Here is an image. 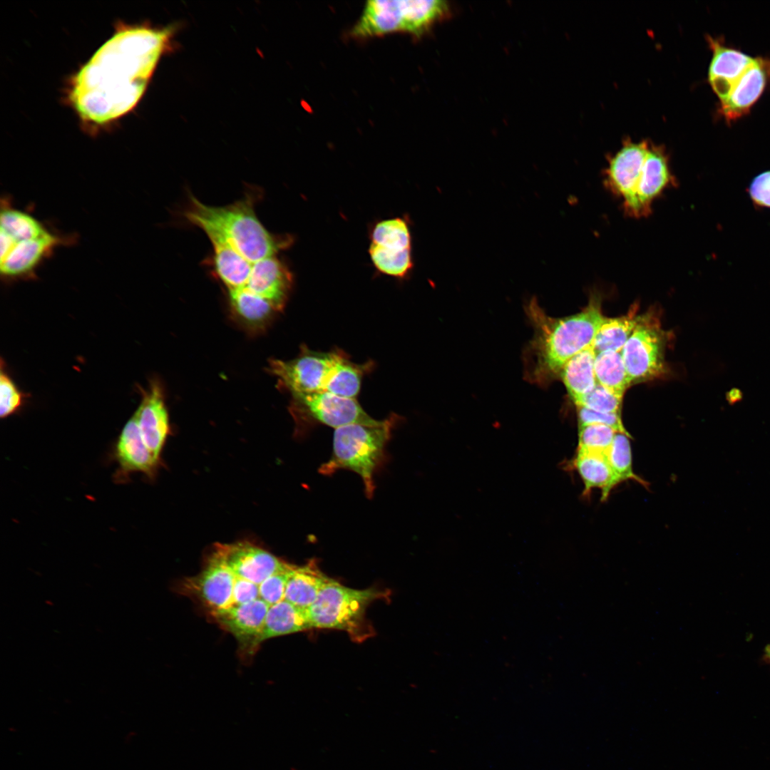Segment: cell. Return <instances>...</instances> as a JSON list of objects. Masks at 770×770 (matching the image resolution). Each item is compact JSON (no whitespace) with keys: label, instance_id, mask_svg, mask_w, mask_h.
<instances>
[{"label":"cell","instance_id":"8","mask_svg":"<svg viewBox=\"0 0 770 770\" xmlns=\"http://www.w3.org/2000/svg\"><path fill=\"white\" fill-rule=\"evenodd\" d=\"M292 396L291 412L296 421L306 426L323 424L336 429L354 423L374 426L382 421L367 414L356 399L327 391Z\"/></svg>","mask_w":770,"mask_h":770},{"label":"cell","instance_id":"16","mask_svg":"<svg viewBox=\"0 0 770 770\" xmlns=\"http://www.w3.org/2000/svg\"><path fill=\"white\" fill-rule=\"evenodd\" d=\"M707 40L712 53L708 70V82L719 99V103H722L728 97L754 58L726 46L719 38L708 35Z\"/></svg>","mask_w":770,"mask_h":770},{"label":"cell","instance_id":"37","mask_svg":"<svg viewBox=\"0 0 770 770\" xmlns=\"http://www.w3.org/2000/svg\"><path fill=\"white\" fill-rule=\"evenodd\" d=\"M747 193L754 207L770 209V170L758 174L752 179Z\"/></svg>","mask_w":770,"mask_h":770},{"label":"cell","instance_id":"1","mask_svg":"<svg viewBox=\"0 0 770 770\" xmlns=\"http://www.w3.org/2000/svg\"><path fill=\"white\" fill-rule=\"evenodd\" d=\"M170 32L143 26L118 29L75 76L70 101L80 118L103 125L141 98Z\"/></svg>","mask_w":770,"mask_h":770},{"label":"cell","instance_id":"35","mask_svg":"<svg viewBox=\"0 0 770 770\" xmlns=\"http://www.w3.org/2000/svg\"><path fill=\"white\" fill-rule=\"evenodd\" d=\"M24 394L4 369L3 361L0 373V416L6 418L16 413L22 406Z\"/></svg>","mask_w":770,"mask_h":770},{"label":"cell","instance_id":"33","mask_svg":"<svg viewBox=\"0 0 770 770\" xmlns=\"http://www.w3.org/2000/svg\"><path fill=\"white\" fill-rule=\"evenodd\" d=\"M617 432L602 424H590L579 427L578 449L606 454Z\"/></svg>","mask_w":770,"mask_h":770},{"label":"cell","instance_id":"14","mask_svg":"<svg viewBox=\"0 0 770 770\" xmlns=\"http://www.w3.org/2000/svg\"><path fill=\"white\" fill-rule=\"evenodd\" d=\"M141 402L133 415L137 422L143 440L158 460L170 433L168 410L163 389L156 381H151L147 390H142Z\"/></svg>","mask_w":770,"mask_h":770},{"label":"cell","instance_id":"20","mask_svg":"<svg viewBox=\"0 0 770 770\" xmlns=\"http://www.w3.org/2000/svg\"><path fill=\"white\" fill-rule=\"evenodd\" d=\"M205 234L213 247L212 265L215 275L229 292L245 288L254 263L240 255L222 237L210 232Z\"/></svg>","mask_w":770,"mask_h":770},{"label":"cell","instance_id":"36","mask_svg":"<svg viewBox=\"0 0 770 770\" xmlns=\"http://www.w3.org/2000/svg\"><path fill=\"white\" fill-rule=\"evenodd\" d=\"M577 409L579 427L590 424H602L613 428L617 433H624L632 438L623 425L620 414L597 412L583 406H578Z\"/></svg>","mask_w":770,"mask_h":770},{"label":"cell","instance_id":"28","mask_svg":"<svg viewBox=\"0 0 770 770\" xmlns=\"http://www.w3.org/2000/svg\"><path fill=\"white\" fill-rule=\"evenodd\" d=\"M365 366L354 364L339 352L326 381L324 391L339 396L356 399L361 384Z\"/></svg>","mask_w":770,"mask_h":770},{"label":"cell","instance_id":"26","mask_svg":"<svg viewBox=\"0 0 770 770\" xmlns=\"http://www.w3.org/2000/svg\"><path fill=\"white\" fill-rule=\"evenodd\" d=\"M403 32L421 36L450 11L446 1L440 0H401Z\"/></svg>","mask_w":770,"mask_h":770},{"label":"cell","instance_id":"24","mask_svg":"<svg viewBox=\"0 0 770 770\" xmlns=\"http://www.w3.org/2000/svg\"><path fill=\"white\" fill-rule=\"evenodd\" d=\"M596 353L592 344L572 357L563 366L560 376L576 406L596 386L595 359Z\"/></svg>","mask_w":770,"mask_h":770},{"label":"cell","instance_id":"9","mask_svg":"<svg viewBox=\"0 0 770 770\" xmlns=\"http://www.w3.org/2000/svg\"><path fill=\"white\" fill-rule=\"evenodd\" d=\"M338 354L337 351L324 353L303 347L293 359L270 360L269 370L292 395L324 391Z\"/></svg>","mask_w":770,"mask_h":770},{"label":"cell","instance_id":"18","mask_svg":"<svg viewBox=\"0 0 770 770\" xmlns=\"http://www.w3.org/2000/svg\"><path fill=\"white\" fill-rule=\"evenodd\" d=\"M270 607L265 601L257 600L232 607L213 618L232 633L241 646L252 652L261 643L260 637Z\"/></svg>","mask_w":770,"mask_h":770},{"label":"cell","instance_id":"13","mask_svg":"<svg viewBox=\"0 0 770 770\" xmlns=\"http://www.w3.org/2000/svg\"><path fill=\"white\" fill-rule=\"evenodd\" d=\"M113 457L118 464L114 479L118 483H125L135 472L152 477L160 463L145 446L133 416L123 426L114 446Z\"/></svg>","mask_w":770,"mask_h":770},{"label":"cell","instance_id":"10","mask_svg":"<svg viewBox=\"0 0 770 770\" xmlns=\"http://www.w3.org/2000/svg\"><path fill=\"white\" fill-rule=\"evenodd\" d=\"M650 142L625 138L621 148L607 159L604 183L622 201L624 212L631 205L642 176Z\"/></svg>","mask_w":770,"mask_h":770},{"label":"cell","instance_id":"15","mask_svg":"<svg viewBox=\"0 0 770 770\" xmlns=\"http://www.w3.org/2000/svg\"><path fill=\"white\" fill-rule=\"evenodd\" d=\"M227 565L237 576L257 584L289 565L249 542L218 545Z\"/></svg>","mask_w":770,"mask_h":770},{"label":"cell","instance_id":"11","mask_svg":"<svg viewBox=\"0 0 770 770\" xmlns=\"http://www.w3.org/2000/svg\"><path fill=\"white\" fill-rule=\"evenodd\" d=\"M676 183L665 148L650 143L633 202L625 212L635 218L649 216L654 201Z\"/></svg>","mask_w":770,"mask_h":770},{"label":"cell","instance_id":"4","mask_svg":"<svg viewBox=\"0 0 770 770\" xmlns=\"http://www.w3.org/2000/svg\"><path fill=\"white\" fill-rule=\"evenodd\" d=\"M397 420L398 416L392 414L378 425L354 423L336 428L332 456L320 466L319 472L327 476L340 469L354 471L363 481L366 496L371 498L375 490L374 474L385 456V448Z\"/></svg>","mask_w":770,"mask_h":770},{"label":"cell","instance_id":"6","mask_svg":"<svg viewBox=\"0 0 770 770\" xmlns=\"http://www.w3.org/2000/svg\"><path fill=\"white\" fill-rule=\"evenodd\" d=\"M1 274L6 279L33 276L40 264L68 237L56 235L43 224L15 234L0 232Z\"/></svg>","mask_w":770,"mask_h":770},{"label":"cell","instance_id":"34","mask_svg":"<svg viewBox=\"0 0 770 770\" xmlns=\"http://www.w3.org/2000/svg\"><path fill=\"white\" fill-rule=\"evenodd\" d=\"M622 401V396L616 395L597 384L594 389L585 396L579 406L597 412L621 415Z\"/></svg>","mask_w":770,"mask_h":770},{"label":"cell","instance_id":"19","mask_svg":"<svg viewBox=\"0 0 770 770\" xmlns=\"http://www.w3.org/2000/svg\"><path fill=\"white\" fill-rule=\"evenodd\" d=\"M396 31H403L401 0H374L366 3L351 34L367 38Z\"/></svg>","mask_w":770,"mask_h":770},{"label":"cell","instance_id":"38","mask_svg":"<svg viewBox=\"0 0 770 770\" xmlns=\"http://www.w3.org/2000/svg\"><path fill=\"white\" fill-rule=\"evenodd\" d=\"M762 659L766 663L770 665V644L765 646L764 649V654L762 655Z\"/></svg>","mask_w":770,"mask_h":770},{"label":"cell","instance_id":"2","mask_svg":"<svg viewBox=\"0 0 770 770\" xmlns=\"http://www.w3.org/2000/svg\"><path fill=\"white\" fill-rule=\"evenodd\" d=\"M535 334L525 350L526 376L541 384L560 373L572 357L592 344L604 321L600 296L593 294L579 313L563 318L548 316L532 300L526 307Z\"/></svg>","mask_w":770,"mask_h":770},{"label":"cell","instance_id":"3","mask_svg":"<svg viewBox=\"0 0 770 770\" xmlns=\"http://www.w3.org/2000/svg\"><path fill=\"white\" fill-rule=\"evenodd\" d=\"M262 191L250 187L244 197L225 206H210L189 193L183 212L186 220L204 232L222 237L236 252L252 263L277 254L291 245V236L270 232L259 220L255 205Z\"/></svg>","mask_w":770,"mask_h":770},{"label":"cell","instance_id":"23","mask_svg":"<svg viewBox=\"0 0 770 770\" xmlns=\"http://www.w3.org/2000/svg\"><path fill=\"white\" fill-rule=\"evenodd\" d=\"M330 579L320 570L314 560L302 566L293 565L287 582L284 600L299 607L309 609Z\"/></svg>","mask_w":770,"mask_h":770},{"label":"cell","instance_id":"32","mask_svg":"<svg viewBox=\"0 0 770 770\" xmlns=\"http://www.w3.org/2000/svg\"><path fill=\"white\" fill-rule=\"evenodd\" d=\"M369 252L374 265L383 274L404 277L412 268L411 249L389 250L371 243Z\"/></svg>","mask_w":770,"mask_h":770},{"label":"cell","instance_id":"31","mask_svg":"<svg viewBox=\"0 0 770 770\" xmlns=\"http://www.w3.org/2000/svg\"><path fill=\"white\" fill-rule=\"evenodd\" d=\"M630 438V436L624 433H617L605 456L610 467L621 482L632 480L647 488L648 483L633 471Z\"/></svg>","mask_w":770,"mask_h":770},{"label":"cell","instance_id":"27","mask_svg":"<svg viewBox=\"0 0 770 770\" xmlns=\"http://www.w3.org/2000/svg\"><path fill=\"white\" fill-rule=\"evenodd\" d=\"M636 311L637 307L633 305L626 315L605 318L592 342L596 354L603 351H622L637 325L638 316Z\"/></svg>","mask_w":770,"mask_h":770},{"label":"cell","instance_id":"21","mask_svg":"<svg viewBox=\"0 0 770 770\" xmlns=\"http://www.w3.org/2000/svg\"><path fill=\"white\" fill-rule=\"evenodd\" d=\"M584 483L582 496H589L593 488L602 491L601 500H605L611 491L621 481L610 467L605 454L578 449L571 462Z\"/></svg>","mask_w":770,"mask_h":770},{"label":"cell","instance_id":"30","mask_svg":"<svg viewBox=\"0 0 770 770\" xmlns=\"http://www.w3.org/2000/svg\"><path fill=\"white\" fill-rule=\"evenodd\" d=\"M371 244L389 250L411 249V237L406 222L400 217L382 220L371 231Z\"/></svg>","mask_w":770,"mask_h":770},{"label":"cell","instance_id":"22","mask_svg":"<svg viewBox=\"0 0 770 770\" xmlns=\"http://www.w3.org/2000/svg\"><path fill=\"white\" fill-rule=\"evenodd\" d=\"M229 304L237 322L250 332L264 330L279 311L267 299L246 288L229 292Z\"/></svg>","mask_w":770,"mask_h":770},{"label":"cell","instance_id":"25","mask_svg":"<svg viewBox=\"0 0 770 770\" xmlns=\"http://www.w3.org/2000/svg\"><path fill=\"white\" fill-rule=\"evenodd\" d=\"M312 628L308 609L282 600L271 606L266 615L260 642Z\"/></svg>","mask_w":770,"mask_h":770},{"label":"cell","instance_id":"12","mask_svg":"<svg viewBox=\"0 0 770 770\" xmlns=\"http://www.w3.org/2000/svg\"><path fill=\"white\" fill-rule=\"evenodd\" d=\"M770 83V57L754 58L728 97L719 103L718 113L729 123L749 113Z\"/></svg>","mask_w":770,"mask_h":770},{"label":"cell","instance_id":"7","mask_svg":"<svg viewBox=\"0 0 770 770\" xmlns=\"http://www.w3.org/2000/svg\"><path fill=\"white\" fill-rule=\"evenodd\" d=\"M665 337L654 313L638 316L637 325L621 351L630 384L660 376L665 371Z\"/></svg>","mask_w":770,"mask_h":770},{"label":"cell","instance_id":"17","mask_svg":"<svg viewBox=\"0 0 770 770\" xmlns=\"http://www.w3.org/2000/svg\"><path fill=\"white\" fill-rule=\"evenodd\" d=\"M292 285L290 270L274 255L253 264L245 288L269 300L280 312L284 308Z\"/></svg>","mask_w":770,"mask_h":770},{"label":"cell","instance_id":"29","mask_svg":"<svg viewBox=\"0 0 770 770\" xmlns=\"http://www.w3.org/2000/svg\"><path fill=\"white\" fill-rule=\"evenodd\" d=\"M597 383L616 395L622 396L630 385L621 351H603L595 359Z\"/></svg>","mask_w":770,"mask_h":770},{"label":"cell","instance_id":"5","mask_svg":"<svg viewBox=\"0 0 770 770\" xmlns=\"http://www.w3.org/2000/svg\"><path fill=\"white\" fill-rule=\"evenodd\" d=\"M388 595L375 587L353 589L331 578L308 609L312 628L342 630L354 641L362 642L374 634L366 618V608Z\"/></svg>","mask_w":770,"mask_h":770}]
</instances>
